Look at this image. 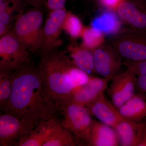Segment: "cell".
<instances>
[{
	"label": "cell",
	"instance_id": "cell-9",
	"mask_svg": "<svg viewBox=\"0 0 146 146\" xmlns=\"http://www.w3.org/2000/svg\"><path fill=\"white\" fill-rule=\"evenodd\" d=\"M96 73L111 81L119 74L122 58L109 43H104L94 51Z\"/></svg>",
	"mask_w": 146,
	"mask_h": 146
},
{
	"label": "cell",
	"instance_id": "cell-16",
	"mask_svg": "<svg viewBox=\"0 0 146 146\" xmlns=\"http://www.w3.org/2000/svg\"><path fill=\"white\" fill-rule=\"evenodd\" d=\"M118 109L126 119L142 122L146 119V96L141 93L135 94Z\"/></svg>",
	"mask_w": 146,
	"mask_h": 146
},
{
	"label": "cell",
	"instance_id": "cell-5",
	"mask_svg": "<svg viewBox=\"0 0 146 146\" xmlns=\"http://www.w3.org/2000/svg\"><path fill=\"white\" fill-rule=\"evenodd\" d=\"M108 43L125 60H146V36L130 29L122 30Z\"/></svg>",
	"mask_w": 146,
	"mask_h": 146
},
{
	"label": "cell",
	"instance_id": "cell-13",
	"mask_svg": "<svg viewBox=\"0 0 146 146\" xmlns=\"http://www.w3.org/2000/svg\"><path fill=\"white\" fill-rule=\"evenodd\" d=\"M86 108L91 115L100 121L114 128L121 121L125 119L118 108L105 97L104 93Z\"/></svg>",
	"mask_w": 146,
	"mask_h": 146
},
{
	"label": "cell",
	"instance_id": "cell-32",
	"mask_svg": "<svg viewBox=\"0 0 146 146\" xmlns=\"http://www.w3.org/2000/svg\"><path fill=\"white\" fill-rule=\"evenodd\" d=\"M139 1H141L144 2L146 3V0H139Z\"/></svg>",
	"mask_w": 146,
	"mask_h": 146
},
{
	"label": "cell",
	"instance_id": "cell-22",
	"mask_svg": "<svg viewBox=\"0 0 146 146\" xmlns=\"http://www.w3.org/2000/svg\"><path fill=\"white\" fill-rule=\"evenodd\" d=\"M105 35L98 29L92 27H84L81 36L82 46L94 51L105 43Z\"/></svg>",
	"mask_w": 146,
	"mask_h": 146
},
{
	"label": "cell",
	"instance_id": "cell-8",
	"mask_svg": "<svg viewBox=\"0 0 146 146\" xmlns=\"http://www.w3.org/2000/svg\"><path fill=\"white\" fill-rule=\"evenodd\" d=\"M67 11L65 8L50 11L42 28L39 51L40 56L51 52L60 44L58 38Z\"/></svg>",
	"mask_w": 146,
	"mask_h": 146
},
{
	"label": "cell",
	"instance_id": "cell-17",
	"mask_svg": "<svg viewBox=\"0 0 146 146\" xmlns=\"http://www.w3.org/2000/svg\"><path fill=\"white\" fill-rule=\"evenodd\" d=\"M67 52L76 67L89 74L96 73L93 50L72 43L67 47Z\"/></svg>",
	"mask_w": 146,
	"mask_h": 146
},
{
	"label": "cell",
	"instance_id": "cell-1",
	"mask_svg": "<svg viewBox=\"0 0 146 146\" xmlns=\"http://www.w3.org/2000/svg\"><path fill=\"white\" fill-rule=\"evenodd\" d=\"M58 110L48 102L38 68L31 61L14 70L10 99L4 113H9L35 127L56 117Z\"/></svg>",
	"mask_w": 146,
	"mask_h": 146
},
{
	"label": "cell",
	"instance_id": "cell-27",
	"mask_svg": "<svg viewBox=\"0 0 146 146\" xmlns=\"http://www.w3.org/2000/svg\"><path fill=\"white\" fill-rule=\"evenodd\" d=\"M67 0H46V7L49 11L65 8Z\"/></svg>",
	"mask_w": 146,
	"mask_h": 146
},
{
	"label": "cell",
	"instance_id": "cell-12",
	"mask_svg": "<svg viewBox=\"0 0 146 146\" xmlns=\"http://www.w3.org/2000/svg\"><path fill=\"white\" fill-rule=\"evenodd\" d=\"M108 80L91 76L86 82L73 90L69 103H74L87 107L107 89Z\"/></svg>",
	"mask_w": 146,
	"mask_h": 146
},
{
	"label": "cell",
	"instance_id": "cell-11",
	"mask_svg": "<svg viewBox=\"0 0 146 146\" xmlns=\"http://www.w3.org/2000/svg\"><path fill=\"white\" fill-rule=\"evenodd\" d=\"M137 76L127 69L112 80L108 88V93L111 102L119 108L135 94Z\"/></svg>",
	"mask_w": 146,
	"mask_h": 146
},
{
	"label": "cell",
	"instance_id": "cell-2",
	"mask_svg": "<svg viewBox=\"0 0 146 146\" xmlns=\"http://www.w3.org/2000/svg\"><path fill=\"white\" fill-rule=\"evenodd\" d=\"M67 52L55 49L40 56L37 66L46 100L58 110L70 102L74 89L91 76L76 67Z\"/></svg>",
	"mask_w": 146,
	"mask_h": 146
},
{
	"label": "cell",
	"instance_id": "cell-6",
	"mask_svg": "<svg viewBox=\"0 0 146 146\" xmlns=\"http://www.w3.org/2000/svg\"><path fill=\"white\" fill-rule=\"evenodd\" d=\"M29 50L9 31L0 39V71L15 70L30 62Z\"/></svg>",
	"mask_w": 146,
	"mask_h": 146
},
{
	"label": "cell",
	"instance_id": "cell-29",
	"mask_svg": "<svg viewBox=\"0 0 146 146\" xmlns=\"http://www.w3.org/2000/svg\"><path fill=\"white\" fill-rule=\"evenodd\" d=\"M28 4L29 5L33 8L38 9L42 10L46 7V0H23Z\"/></svg>",
	"mask_w": 146,
	"mask_h": 146
},
{
	"label": "cell",
	"instance_id": "cell-28",
	"mask_svg": "<svg viewBox=\"0 0 146 146\" xmlns=\"http://www.w3.org/2000/svg\"><path fill=\"white\" fill-rule=\"evenodd\" d=\"M136 88L138 93L143 94L146 96V76H137Z\"/></svg>",
	"mask_w": 146,
	"mask_h": 146
},
{
	"label": "cell",
	"instance_id": "cell-20",
	"mask_svg": "<svg viewBox=\"0 0 146 146\" xmlns=\"http://www.w3.org/2000/svg\"><path fill=\"white\" fill-rule=\"evenodd\" d=\"M77 145L73 133L62 125L61 121L54 127L43 146H75Z\"/></svg>",
	"mask_w": 146,
	"mask_h": 146
},
{
	"label": "cell",
	"instance_id": "cell-19",
	"mask_svg": "<svg viewBox=\"0 0 146 146\" xmlns=\"http://www.w3.org/2000/svg\"><path fill=\"white\" fill-rule=\"evenodd\" d=\"M91 26L98 29L105 35L114 36L122 30L121 21L116 11L108 9H105L94 18Z\"/></svg>",
	"mask_w": 146,
	"mask_h": 146
},
{
	"label": "cell",
	"instance_id": "cell-4",
	"mask_svg": "<svg viewBox=\"0 0 146 146\" xmlns=\"http://www.w3.org/2000/svg\"><path fill=\"white\" fill-rule=\"evenodd\" d=\"M59 110L63 116L61 121L62 125L74 134L76 140L84 141L86 143L94 121L88 109L80 105L68 103Z\"/></svg>",
	"mask_w": 146,
	"mask_h": 146
},
{
	"label": "cell",
	"instance_id": "cell-10",
	"mask_svg": "<svg viewBox=\"0 0 146 146\" xmlns=\"http://www.w3.org/2000/svg\"><path fill=\"white\" fill-rule=\"evenodd\" d=\"M116 12L129 29L146 36V3L139 0H124Z\"/></svg>",
	"mask_w": 146,
	"mask_h": 146
},
{
	"label": "cell",
	"instance_id": "cell-14",
	"mask_svg": "<svg viewBox=\"0 0 146 146\" xmlns=\"http://www.w3.org/2000/svg\"><path fill=\"white\" fill-rule=\"evenodd\" d=\"M86 144L87 145L91 146L119 145L115 129L100 121H95Z\"/></svg>",
	"mask_w": 146,
	"mask_h": 146
},
{
	"label": "cell",
	"instance_id": "cell-15",
	"mask_svg": "<svg viewBox=\"0 0 146 146\" xmlns=\"http://www.w3.org/2000/svg\"><path fill=\"white\" fill-rule=\"evenodd\" d=\"M145 123L136 122L126 119L119 123L114 129L119 145L138 146Z\"/></svg>",
	"mask_w": 146,
	"mask_h": 146
},
{
	"label": "cell",
	"instance_id": "cell-30",
	"mask_svg": "<svg viewBox=\"0 0 146 146\" xmlns=\"http://www.w3.org/2000/svg\"><path fill=\"white\" fill-rule=\"evenodd\" d=\"M138 146H146V123H145V125L138 142Z\"/></svg>",
	"mask_w": 146,
	"mask_h": 146
},
{
	"label": "cell",
	"instance_id": "cell-21",
	"mask_svg": "<svg viewBox=\"0 0 146 146\" xmlns=\"http://www.w3.org/2000/svg\"><path fill=\"white\" fill-rule=\"evenodd\" d=\"M14 72V70L0 71V109L3 112L11 96Z\"/></svg>",
	"mask_w": 146,
	"mask_h": 146
},
{
	"label": "cell",
	"instance_id": "cell-26",
	"mask_svg": "<svg viewBox=\"0 0 146 146\" xmlns=\"http://www.w3.org/2000/svg\"><path fill=\"white\" fill-rule=\"evenodd\" d=\"M100 6L104 9L115 11L124 0H96Z\"/></svg>",
	"mask_w": 146,
	"mask_h": 146
},
{
	"label": "cell",
	"instance_id": "cell-25",
	"mask_svg": "<svg viewBox=\"0 0 146 146\" xmlns=\"http://www.w3.org/2000/svg\"><path fill=\"white\" fill-rule=\"evenodd\" d=\"M123 64L136 76H146V60L133 61L125 60Z\"/></svg>",
	"mask_w": 146,
	"mask_h": 146
},
{
	"label": "cell",
	"instance_id": "cell-7",
	"mask_svg": "<svg viewBox=\"0 0 146 146\" xmlns=\"http://www.w3.org/2000/svg\"><path fill=\"white\" fill-rule=\"evenodd\" d=\"M35 127L33 124L4 113L0 116V146H18Z\"/></svg>",
	"mask_w": 146,
	"mask_h": 146
},
{
	"label": "cell",
	"instance_id": "cell-18",
	"mask_svg": "<svg viewBox=\"0 0 146 146\" xmlns=\"http://www.w3.org/2000/svg\"><path fill=\"white\" fill-rule=\"evenodd\" d=\"M60 121L56 117H54L41 123L27 137L19 143L18 146H43Z\"/></svg>",
	"mask_w": 146,
	"mask_h": 146
},
{
	"label": "cell",
	"instance_id": "cell-24",
	"mask_svg": "<svg viewBox=\"0 0 146 146\" xmlns=\"http://www.w3.org/2000/svg\"><path fill=\"white\" fill-rule=\"evenodd\" d=\"M23 2V0H0V23L9 25L13 13L20 11Z\"/></svg>",
	"mask_w": 146,
	"mask_h": 146
},
{
	"label": "cell",
	"instance_id": "cell-31",
	"mask_svg": "<svg viewBox=\"0 0 146 146\" xmlns=\"http://www.w3.org/2000/svg\"><path fill=\"white\" fill-rule=\"evenodd\" d=\"M9 32L8 24L0 23V37L4 36Z\"/></svg>",
	"mask_w": 146,
	"mask_h": 146
},
{
	"label": "cell",
	"instance_id": "cell-23",
	"mask_svg": "<svg viewBox=\"0 0 146 146\" xmlns=\"http://www.w3.org/2000/svg\"><path fill=\"white\" fill-rule=\"evenodd\" d=\"M62 27L72 39H75L81 37L84 27L78 16L67 11Z\"/></svg>",
	"mask_w": 146,
	"mask_h": 146
},
{
	"label": "cell",
	"instance_id": "cell-3",
	"mask_svg": "<svg viewBox=\"0 0 146 146\" xmlns=\"http://www.w3.org/2000/svg\"><path fill=\"white\" fill-rule=\"evenodd\" d=\"M43 13L41 10L33 8L17 15L13 29L15 36L29 50H39L41 43Z\"/></svg>",
	"mask_w": 146,
	"mask_h": 146
}]
</instances>
